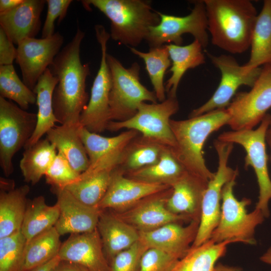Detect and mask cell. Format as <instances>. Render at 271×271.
Instances as JSON below:
<instances>
[{"instance_id": "obj_11", "label": "cell", "mask_w": 271, "mask_h": 271, "mask_svg": "<svg viewBox=\"0 0 271 271\" xmlns=\"http://www.w3.org/2000/svg\"><path fill=\"white\" fill-rule=\"evenodd\" d=\"M94 28L101 48V60L88 102L80 115L79 124L91 132L99 133L106 129L110 121L109 94L112 80L106 60L107 43L110 36L103 26L97 25Z\"/></svg>"}, {"instance_id": "obj_2", "label": "cell", "mask_w": 271, "mask_h": 271, "mask_svg": "<svg viewBox=\"0 0 271 271\" xmlns=\"http://www.w3.org/2000/svg\"><path fill=\"white\" fill-rule=\"evenodd\" d=\"M212 44L231 54L250 47L257 11L249 0H203Z\"/></svg>"}, {"instance_id": "obj_27", "label": "cell", "mask_w": 271, "mask_h": 271, "mask_svg": "<svg viewBox=\"0 0 271 271\" xmlns=\"http://www.w3.org/2000/svg\"><path fill=\"white\" fill-rule=\"evenodd\" d=\"M165 45L172 61L170 69L172 75L166 83V92L168 93V96L175 97L179 84L186 71L205 63L202 51L203 47L195 39L191 44L183 46L174 44Z\"/></svg>"}, {"instance_id": "obj_47", "label": "cell", "mask_w": 271, "mask_h": 271, "mask_svg": "<svg viewBox=\"0 0 271 271\" xmlns=\"http://www.w3.org/2000/svg\"><path fill=\"white\" fill-rule=\"evenodd\" d=\"M60 261L61 259L58 255L49 261L29 271H52Z\"/></svg>"}, {"instance_id": "obj_16", "label": "cell", "mask_w": 271, "mask_h": 271, "mask_svg": "<svg viewBox=\"0 0 271 271\" xmlns=\"http://www.w3.org/2000/svg\"><path fill=\"white\" fill-rule=\"evenodd\" d=\"M123 150L108 154L81 173L65 189L85 205L98 208L109 187L113 171L119 165Z\"/></svg>"}, {"instance_id": "obj_45", "label": "cell", "mask_w": 271, "mask_h": 271, "mask_svg": "<svg viewBox=\"0 0 271 271\" xmlns=\"http://www.w3.org/2000/svg\"><path fill=\"white\" fill-rule=\"evenodd\" d=\"M52 271H88L84 267L77 263L61 260Z\"/></svg>"}, {"instance_id": "obj_8", "label": "cell", "mask_w": 271, "mask_h": 271, "mask_svg": "<svg viewBox=\"0 0 271 271\" xmlns=\"http://www.w3.org/2000/svg\"><path fill=\"white\" fill-rule=\"evenodd\" d=\"M179 108L176 97L168 96L159 103L143 102L139 105L133 116L123 121H110L106 129L110 131L124 128L134 130L141 132L144 138L173 150L176 143L170 126V118Z\"/></svg>"}, {"instance_id": "obj_13", "label": "cell", "mask_w": 271, "mask_h": 271, "mask_svg": "<svg viewBox=\"0 0 271 271\" xmlns=\"http://www.w3.org/2000/svg\"><path fill=\"white\" fill-rule=\"evenodd\" d=\"M191 13L185 17L167 15L158 11L160 23L149 29L146 41L150 48L161 47L165 43L181 45L182 35L189 33L206 48L209 43L207 20L204 1H196Z\"/></svg>"}, {"instance_id": "obj_49", "label": "cell", "mask_w": 271, "mask_h": 271, "mask_svg": "<svg viewBox=\"0 0 271 271\" xmlns=\"http://www.w3.org/2000/svg\"><path fill=\"white\" fill-rule=\"evenodd\" d=\"M261 261L271 265V246L260 257Z\"/></svg>"}, {"instance_id": "obj_43", "label": "cell", "mask_w": 271, "mask_h": 271, "mask_svg": "<svg viewBox=\"0 0 271 271\" xmlns=\"http://www.w3.org/2000/svg\"><path fill=\"white\" fill-rule=\"evenodd\" d=\"M72 2V0H46L48 10L42 31V38L54 35L55 21L58 20V24L63 20Z\"/></svg>"}, {"instance_id": "obj_20", "label": "cell", "mask_w": 271, "mask_h": 271, "mask_svg": "<svg viewBox=\"0 0 271 271\" xmlns=\"http://www.w3.org/2000/svg\"><path fill=\"white\" fill-rule=\"evenodd\" d=\"M58 256L61 260L77 263L88 271H110L97 228L89 232L71 234L62 243Z\"/></svg>"}, {"instance_id": "obj_21", "label": "cell", "mask_w": 271, "mask_h": 271, "mask_svg": "<svg viewBox=\"0 0 271 271\" xmlns=\"http://www.w3.org/2000/svg\"><path fill=\"white\" fill-rule=\"evenodd\" d=\"M199 222L191 221L186 226L178 222L169 223L151 231L139 232V240L148 248L160 249L180 259L195 240Z\"/></svg>"}, {"instance_id": "obj_32", "label": "cell", "mask_w": 271, "mask_h": 271, "mask_svg": "<svg viewBox=\"0 0 271 271\" xmlns=\"http://www.w3.org/2000/svg\"><path fill=\"white\" fill-rule=\"evenodd\" d=\"M60 216V208L56 203L53 206L46 204L43 196L28 200L21 228L27 241L35 236L55 226Z\"/></svg>"}, {"instance_id": "obj_25", "label": "cell", "mask_w": 271, "mask_h": 271, "mask_svg": "<svg viewBox=\"0 0 271 271\" xmlns=\"http://www.w3.org/2000/svg\"><path fill=\"white\" fill-rule=\"evenodd\" d=\"M58 79L48 68L38 79L33 90L36 94L38 107L35 130L26 144L25 149L34 145L58 122L53 107V95Z\"/></svg>"}, {"instance_id": "obj_41", "label": "cell", "mask_w": 271, "mask_h": 271, "mask_svg": "<svg viewBox=\"0 0 271 271\" xmlns=\"http://www.w3.org/2000/svg\"><path fill=\"white\" fill-rule=\"evenodd\" d=\"M148 249L139 240L112 259L110 262V271H140L141 258Z\"/></svg>"}, {"instance_id": "obj_40", "label": "cell", "mask_w": 271, "mask_h": 271, "mask_svg": "<svg viewBox=\"0 0 271 271\" xmlns=\"http://www.w3.org/2000/svg\"><path fill=\"white\" fill-rule=\"evenodd\" d=\"M80 174L78 173L67 158L58 152L45 176L46 182L52 188L64 189L76 181Z\"/></svg>"}, {"instance_id": "obj_10", "label": "cell", "mask_w": 271, "mask_h": 271, "mask_svg": "<svg viewBox=\"0 0 271 271\" xmlns=\"http://www.w3.org/2000/svg\"><path fill=\"white\" fill-rule=\"evenodd\" d=\"M37 122V114L0 97V165L6 177L13 173V158L31 138Z\"/></svg>"}, {"instance_id": "obj_23", "label": "cell", "mask_w": 271, "mask_h": 271, "mask_svg": "<svg viewBox=\"0 0 271 271\" xmlns=\"http://www.w3.org/2000/svg\"><path fill=\"white\" fill-rule=\"evenodd\" d=\"M46 0H24L13 10L0 14V27L14 43L35 38L41 28V15Z\"/></svg>"}, {"instance_id": "obj_9", "label": "cell", "mask_w": 271, "mask_h": 271, "mask_svg": "<svg viewBox=\"0 0 271 271\" xmlns=\"http://www.w3.org/2000/svg\"><path fill=\"white\" fill-rule=\"evenodd\" d=\"M213 144L218 156V168L203 195L199 225L192 246H199L210 238L220 219L222 188L227 182L238 175V168L233 169L228 164L234 144L217 139Z\"/></svg>"}, {"instance_id": "obj_46", "label": "cell", "mask_w": 271, "mask_h": 271, "mask_svg": "<svg viewBox=\"0 0 271 271\" xmlns=\"http://www.w3.org/2000/svg\"><path fill=\"white\" fill-rule=\"evenodd\" d=\"M23 1L24 0H0V14L13 10Z\"/></svg>"}, {"instance_id": "obj_6", "label": "cell", "mask_w": 271, "mask_h": 271, "mask_svg": "<svg viewBox=\"0 0 271 271\" xmlns=\"http://www.w3.org/2000/svg\"><path fill=\"white\" fill-rule=\"evenodd\" d=\"M106 60L112 80L109 94L110 121L129 119L136 113L139 105L145 101L157 103L155 92L150 91L141 83L140 66L138 63L126 68L108 53Z\"/></svg>"}, {"instance_id": "obj_30", "label": "cell", "mask_w": 271, "mask_h": 271, "mask_svg": "<svg viewBox=\"0 0 271 271\" xmlns=\"http://www.w3.org/2000/svg\"><path fill=\"white\" fill-rule=\"evenodd\" d=\"M235 240L215 243L209 239L188 250L170 271H214L217 260L224 256L227 246Z\"/></svg>"}, {"instance_id": "obj_31", "label": "cell", "mask_w": 271, "mask_h": 271, "mask_svg": "<svg viewBox=\"0 0 271 271\" xmlns=\"http://www.w3.org/2000/svg\"><path fill=\"white\" fill-rule=\"evenodd\" d=\"M186 172L172 149L166 148L156 164L124 175L138 181L165 184L171 187Z\"/></svg>"}, {"instance_id": "obj_37", "label": "cell", "mask_w": 271, "mask_h": 271, "mask_svg": "<svg viewBox=\"0 0 271 271\" xmlns=\"http://www.w3.org/2000/svg\"><path fill=\"white\" fill-rule=\"evenodd\" d=\"M130 49L134 55L144 60L157 99L160 102L164 101L166 99L164 75L172 64L167 47L164 45L150 48L148 52L140 51L133 47H130Z\"/></svg>"}, {"instance_id": "obj_39", "label": "cell", "mask_w": 271, "mask_h": 271, "mask_svg": "<svg viewBox=\"0 0 271 271\" xmlns=\"http://www.w3.org/2000/svg\"><path fill=\"white\" fill-rule=\"evenodd\" d=\"M26 243L21 230L0 238V271H21Z\"/></svg>"}, {"instance_id": "obj_17", "label": "cell", "mask_w": 271, "mask_h": 271, "mask_svg": "<svg viewBox=\"0 0 271 271\" xmlns=\"http://www.w3.org/2000/svg\"><path fill=\"white\" fill-rule=\"evenodd\" d=\"M170 188L165 184L147 183L129 178L117 167L112 173L107 191L99 204L98 208L122 210Z\"/></svg>"}, {"instance_id": "obj_33", "label": "cell", "mask_w": 271, "mask_h": 271, "mask_svg": "<svg viewBox=\"0 0 271 271\" xmlns=\"http://www.w3.org/2000/svg\"><path fill=\"white\" fill-rule=\"evenodd\" d=\"M55 147L46 138L26 149L20 163L25 181L34 185L45 176L57 153Z\"/></svg>"}, {"instance_id": "obj_35", "label": "cell", "mask_w": 271, "mask_h": 271, "mask_svg": "<svg viewBox=\"0 0 271 271\" xmlns=\"http://www.w3.org/2000/svg\"><path fill=\"white\" fill-rule=\"evenodd\" d=\"M78 132L89 158L90 165L108 154L125 149L137 137L139 133L136 130L129 129L115 137H105L91 132L81 125Z\"/></svg>"}, {"instance_id": "obj_5", "label": "cell", "mask_w": 271, "mask_h": 271, "mask_svg": "<svg viewBox=\"0 0 271 271\" xmlns=\"http://www.w3.org/2000/svg\"><path fill=\"white\" fill-rule=\"evenodd\" d=\"M236 178L227 182L222 188L220 219L210 239L215 243L235 240L254 245L256 243L255 229L265 217L255 208L250 212H247L246 207L251 203L250 199L244 197L238 200L235 197L233 190Z\"/></svg>"}, {"instance_id": "obj_50", "label": "cell", "mask_w": 271, "mask_h": 271, "mask_svg": "<svg viewBox=\"0 0 271 271\" xmlns=\"http://www.w3.org/2000/svg\"><path fill=\"white\" fill-rule=\"evenodd\" d=\"M269 122L268 128L266 130V143L267 144L270 153V158H271V113H269ZM270 178H271V173H270Z\"/></svg>"}, {"instance_id": "obj_28", "label": "cell", "mask_w": 271, "mask_h": 271, "mask_svg": "<svg viewBox=\"0 0 271 271\" xmlns=\"http://www.w3.org/2000/svg\"><path fill=\"white\" fill-rule=\"evenodd\" d=\"M250 56L244 65L249 70L261 65L271 66V0L263 1L253 29Z\"/></svg>"}, {"instance_id": "obj_38", "label": "cell", "mask_w": 271, "mask_h": 271, "mask_svg": "<svg viewBox=\"0 0 271 271\" xmlns=\"http://www.w3.org/2000/svg\"><path fill=\"white\" fill-rule=\"evenodd\" d=\"M0 97L15 102L24 110L37 100L36 94L20 79L13 64L0 66Z\"/></svg>"}, {"instance_id": "obj_1", "label": "cell", "mask_w": 271, "mask_h": 271, "mask_svg": "<svg viewBox=\"0 0 271 271\" xmlns=\"http://www.w3.org/2000/svg\"><path fill=\"white\" fill-rule=\"evenodd\" d=\"M84 32L78 25L71 40L55 58L49 69L58 79L53 95L54 114L61 124L79 123L80 115L88 102L86 80L88 63L80 59V45Z\"/></svg>"}, {"instance_id": "obj_48", "label": "cell", "mask_w": 271, "mask_h": 271, "mask_svg": "<svg viewBox=\"0 0 271 271\" xmlns=\"http://www.w3.org/2000/svg\"><path fill=\"white\" fill-rule=\"evenodd\" d=\"M214 271H241V269L219 263L215 265Z\"/></svg>"}, {"instance_id": "obj_34", "label": "cell", "mask_w": 271, "mask_h": 271, "mask_svg": "<svg viewBox=\"0 0 271 271\" xmlns=\"http://www.w3.org/2000/svg\"><path fill=\"white\" fill-rule=\"evenodd\" d=\"M60 237L54 226L27 241L21 271H29L57 256L62 244Z\"/></svg>"}, {"instance_id": "obj_26", "label": "cell", "mask_w": 271, "mask_h": 271, "mask_svg": "<svg viewBox=\"0 0 271 271\" xmlns=\"http://www.w3.org/2000/svg\"><path fill=\"white\" fill-rule=\"evenodd\" d=\"M80 126L79 123L56 125L47 132L46 138L81 174L89 168L90 162L79 134Z\"/></svg>"}, {"instance_id": "obj_3", "label": "cell", "mask_w": 271, "mask_h": 271, "mask_svg": "<svg viewBox=\"0 0 271 271\" xmlns=\"http://www.w3.org/2000/svg\"><path fill=\"white\" fill-rule=\"evenodd\" d=\"M229 115L226 110H214L185 120H170V126L176 146L173 153L189 173L207 181L215 173L207 168L203 148L209 136L228 124Z\"/></svg>"}, {"instance_id": "obj_19", "label": "cell", "mask_w": 271, "mask_h": 271, "mask_svg": "<svg viewBox=\"0 0 271 271\" xmlns=\"http://www.w3.org/2000/svg\"><path fill=\"white\" fill-rule=\"evenodd\" d=\"M52 191L60 208L55 227L60 236L89 232L97 228L101 210L85 205L65 189L52 188Z\"/></svg>"}, {"instance_id": "obj_42", "label": "cell", "mask_w": 271, "mask_h": 271, "mask_svg": "<svg viewBox=\"0 0 271 271\" xmlns=\"http://www.w3.org/2000/svg\"><path fill=\"white\" fill-rule=\"evenodd\" d=\"M179 259L164 251L148 248L141 258L140 271H170Z\"/></svg>"}, {"instance_id": "obj_15", "label": "cell", "mask_w": 271, "mask_h": 271, "mask_svg": "<svg viewBox=\"0 0 271 271\" xmlns=\"http://www.w3.org/2000/svg\"><path fill=\"white\" fill-rule=\"evenodd\" d=\"M64 37L59 32L45 38H30L17 45L16 62L21 69L23 81L34 90L37 81L59 53Z\"/></svg>"}, {"instance_id": "obj_22", "label": "cell", "mask_w": 271, "mask_h": 271, "mask_svg": "<svg viewBox=\"0 0 271 271\" xmlns=\"http://www.w3.org/2000/svg\"><path fill=\"white\" fill-rule=\"evenodd\" d=\"M208 182L186 172L172 185V192L166 202L167 208L191 221H200L202 201Z\"/></svg>"}, {"instance_id": "obj_44", "label": "cell", "mask_w": 271, "mask_h": 271, "mask_svg": "<svg viewBox=\"0 0 271 271\" xmlns=\"http://www.w3.org/2000/svg\"><path fill=\"white\" fill-rule=\"evenodd\" d=\"M17 57V48L0 27V66L12 65Z\"/></svg>"}, {"instance_id": "obj_4", "label": "cell", "mask_w": 271, "mask_h": 271, "mask_svg": "<svg viewBox=\"0 0 271 271\" xmlns=\"http://www.w3.org/2000/svg\"><path fill=\"white\" fill-rule=\"evenodd\" d=\"M86 10L92 6L110 21L111 38L120 44L136 47L147 39L150 28L158 25L160 17L150 2L143 0H84Z\"/></svg>"}, {"instance_id": "obj_12", "label": "cell", "mask_w": 271, "mask_h": 271, "mask_svg": "<svg viewBox=\"0 0 271 271\" xmlns=\"http://www.w3.org/2000/svg\"><path fill=\"white\" fill-rule=\"evenodd\" d=\"M271 108V66L264 65L248 92L236 93L226 108L232 130L252 129Z\"/></svg>"}, {"instance_id": "obj_14", "label": "cell", "mask_w": 271, "mask_h": 271, "mask_svg": "<svg viewBox=\"0 0 271 271\" xmlns=\"http://www.w3.org/2000/svg\"><path fill=\"white\" fill-rule=\"evenodd\" d=\"M207 55L213 64L221 73L220 83L212 96L203 105L193 109L189 117H195L208 112L226 108L242 85L252 87L258 78L261 67L249 70L239 65L234 57L229 55Z\"/></svg>"}, {"instance_id": "obj_18", "label": "cell", "mask_w": 271, "mask_h": 271, "mask_svg": "<svg viewBox=\"0 0 271 271\" xmlns=\"http://www.w3.org/2000/svg\"><path fill=\"white\" fill-rule=\"evenodd\" d=\"M172 188L142 200L125 212L115 213L122 220L139 232L149 231L166 224L191 220L189 218L171 212L166 202Z\"/></svg>"}, {"instance_id": "obj_29", "label": "cell", "mask_w": 271, "mask_h": 271, "mask_svg": "<svg viewBox=\"0 0 271 271\" xmlns=\"http://www.w3.org/2000/svg\"><path fill=\"white\" fill-rule=\"evenodd\" d=\"M29 191L28 185L9 190H1L0 238L21 230Z\"/></svg>"}, {"instance_id": "obj_36", "label": "cell", "mask_w": 271, "mask_h": 271, "mask_svg": "<svg viewBox=\"0 0 271 271\" xmlns=\"http://www.w3.org/2000/svg\"><path fill=\"white\" fill-rule=\"evenodd\" d=\"M166 148L142 137H136L125 148L118 168L127 173L154 165Z\"/></svg>"}, {"instance_id": "obj_24", "label": "cell", "mask_w": 271, "mask_h": 271, "mask_svg": "<svg viewBox=\"0 0 271 271\" xmlns=\"http://www.w3.org/2000/svg\"><path fill=\"white\" fill-rule=\"evenodd\" d=\"M97 229L103 251L109 264L118 253L132 246L139 240V231L120 218L114 213L101 210Z\"/></svg>"}, {"instance_id": "obj_7", "label": "cell", "mask_w": 271, "mask_h": 271, "mask_svg": "<svg viewBox=\"0 0 271 271\" xmlns=\"http://www.w3.org/2000/svg\"><path fill=\"white\" fill-rule=\"evenodd\" d=\"M269 122L267 113L256 128L226 131L217 138L220 141L237 144L245 150L244 167L253 169L259 189L255 208L260 210L265 218L270 215L269 203L271 200V178L268 170L265 139Z\"/></svg>"}]
</instances>
